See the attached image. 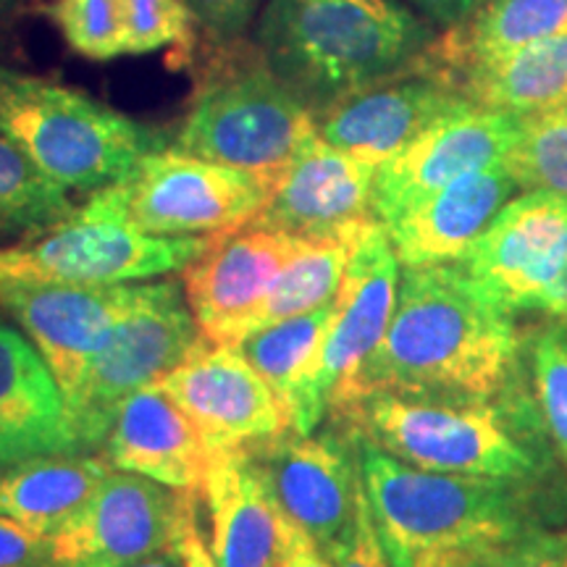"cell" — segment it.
Returning <instances> with one entry per match:
<instances>
[{"instance_id":"21","label":"cell","mask_w":567,"mask_h":567,"mask_svg":"<svg viewBox=\"0 0 567 567\" xmlns=\"http://www.w3.org/2000/svg\"><path fill=\"white\" fill-rule=\"evenodd\" d=\"M210 446L193 417L163 392L161 384L140 389L118 408L101 457L113 471L137 473L176 492L203 494Z\"/></svg>"},{"instance_id":"33","label":"cell","mask_w":567,"mask_h":567,"mask_svg":"<svg viewBox=\"0 0 567 567\" xmlns=\"http://www.w3.org/2000/svg\"><path fill=\"white\" fill-rule=\"evenodd\" d=\"M126 55L184 45L193 34L195 13L187 0H124Z\"/></svg>"},{"instance_id":"45","label":"cell","mask_w":567,"mask_h":567,"mask_svg":"<svg viewBox=\"0 0 567 567\" xmlns=\"http://www.w3.org/2000/svg\"><path fill=\"white\" fill-rule=\"evenodd\" d=\"M565 105H567V103H565Z\"/></svg>"},{"instance_id":"39","label":"cell","mask_w":567,"mask_h":567,"mask_svg":"<svg viewBox=\"0 0 567 567\" xmlns=\"http://www.w3.org/2000/svg\"><path fill=\"white\" fill-rule=\"evenodd\" d=\"M423 17H429L436 24H442L450 30V27L460 24V21L471 17L476 11V6L481 0H410Z\"/></svg>"},{"instance_id":"29","label":"cell","mask_w":567,"mask_h":567,"mask_svg":"<svg viewBox=\"0 0 567 567\" xmlns=\"http://www.w3.org/2000/svg\"><path fill=\"white\" fill-rule=\"evenodd\" d=\"M69 193L48 179L9 137L0 134V247L24 243L76 213Z\"/></svg>"},{"instance_id":"1","label":"cell","mask_w":567,"mask_h":567,"mask_svg":"<svg viewBox=\"0 0 567 567\" xmlns=\"http://www.w3.org/2000/svg\"><path fill=\"white\" fill-rule=\"evenodd\" d=\"M517 363L520 339L513 313L463 266L405 268L384 339L334 396L331 410L368 394L486 400L515 384Z\"/></svg>"},{"instance_id":"40","label":"cell","mask_w":567,"mask_h":567,"mask_svg":"<svg viewBox=\"0 0 567 567\" xmlns=\"http://www.w3.org/2000/svg\"><path fill=\"white\" fill-rule=\"evenodd\" d=\"M279 567H334V563L323 555L313 538L295 526L292 542H289V549Z\"/></svg>"},{"instance_id":"10","label":"cell","mask_w":567,"mask_h":567,"mask_svg":"<svg viewBox=\"0 0 567 567\" xmlns=\"http://www.w3.org/2000/svg\"><path fill=\"white\" fill-rule=\"evenodd\" d=\"M400 268L384 224L379 218L368 221L352 243L321 354L287 415L292 434H313L334 396L381 344L400 295Z\"/></svg>"},{"instance_id":"15","label":"cell","mask_w":567,"mask_h":567,"mask_svg":"<svg viewBox=\"0 0 567 567\" xmlns=\"http://www.w3.org/2000/svg\"><path fill=\"white\" fill-rule=\"evenodd\" d=\"M567 252V197L528 189L505 203L460 266L507 313L534 310Z\"/></svg>"},{"instance_id":"23","label":"cell","mask_w":567,"mask_h":567,"mask_svg":"<svg viewBox=\"0 0 567 567\" xmlns=\"http://www.w3.org/2000/svg\"><path fill=\"white\" fill-rule=\"evenodd\" d=\"M48 455H84L66 396L38 347L0 323V471Z\"/></svg>"},{"instance_id":"30","label":"cell","mask_w":567,"mask_h":567,"mask_svg":"<svg viewBox=\"0 0 567 567\" xmlns=\"http://www.w3.org/2000/svg\"><path fill=\"white\" fill-rule=\"evenodd\" d=\"M505 166L520 189H547L567 197V105L517 116Z\"/></svg>"},{"instance_id":"26","label":"cell","mask_w":567,"mask_h":567,"mask_svg":"<svg viewBox=\"0 0 567 567\" xmlns=\"http://www.w3.org/2000/svg\"><path fill=\"white\" fill-rule=\"evenodd\" d=\"M455 84L467 101L486 111L526 116L557 109L567 103V32L476 63L460 71Z\"/></svg>"},{"instance_id":"42","label":"cell","mask_w":567,"mask_h":567,"mask_svg":"<svg viewBox=\"0 0 567 567\" xmlns=\"http://www.w3.org/2000/svg\"><path fill=\"white\" fill-rule=\"evenodd\" d=\"M130 567H182V557H179V549H176V544H174V547L163 549V551H158V555L142 559V563L130 565Z\"/></svg>"},{"instance_id":"43","label":"cell","mask_w":567,"mask_h":567,"mask_svg":"<svg viewBox=\"0 0 567 567\" xmlns=\"http://www.w3.org/2000/svg\"><path fill=\"white\" fill-rule=\"evenodd\" d=\"M9 3H11V0H0V11H3Z\"/></svg>"},{"instance_id":"31","label":"cell","mask_w":567,"mask_h":567,"mask_svg":"<svg viewBox=\"0 0 567 567\" xmlns=\"http://www.w3.org/2000/svg\"><path fill=\"white\" fill-rule=\"evenodd\" d=\"M48 13L82 59L113 61L126 55L124 0H53Z\"/></svg>"},{"instance_id":"36","label":"cell","mask_w":567,"mask_h":567,"mask_svg":"<svg viewBox=\"0 0 567 567\" xmlns=\"http://www.w3.org/2000/svg\"><path fill=\"white\" fill-rule=\"evenodd\" d=\"M323 555L334 563V567H392L386 563L384 551H381L379 538H375L365 499L354 528L342 538V542H337L329 551H323Z\"/></svg>"},{"instance_id":"16","label":"cell","mask_w":567,"mask_h":567,"mask_svg":"<svg viewBox=\"0 0 567 567\" xmlns=\"http://www.w3.org/2000/svg\"><path fill=\"white\" fill-rule=\"evenodd\" d=\"M161 386L193 417L210 450H250L289 431L279 396L234 344L203 337Z\"/></svg>"},{"instance_id":"44","label":"cell","mask_w":567,"mask_h":567,"mask_svg":"<svg viewBox=\"0 0 567 567\" xmlns=\"http://www.w3.org/2000/svg\"><path fill=\"white\" fill-rule=\"evenodd\" d=\"M563 105H565V103H563Z\"/></svg>"},{"instance_id":"2","label":"cell","mask_w":567,"mask_h":567,"mask_svg":"<svg viewBox=\"0 0 567 567\" xmlns=\"http://www.w3.org/2000/svg\"><path fill=\"white\" fill-rule=\"evenodd\" d=\"M331 417L358 442L423 471L530 484L549 471L547 425L517 381L486 400L368 394Z\"/></svg>"},{"instance_id":"28","label":"cell","mask_w":567,"mask_h":567,"mask_svg":"<svg viewBox=\"0 0 567 567\" xmlns=\"http://www.w3.org/2000/svg\"><path fill=\"white\" fill-rule=\"evenodd\" d=\"M358 234L337 239H300L292 260L284 266L274 289L268 292L258 313L252 316L247 334L264 326L287 321V318L310 313L337 300L342 279L350 264V250Z\"/></svg>"},{"instance_id":"25","label":"cell","mask_w":567,"mask_h":567,"mask_svg":"<svg viewBox=\"0 0 567 567\" xmlns=\"http://www.w3.org/2000/svg\"><path fill=\"white\" fill-rule=\"evenodd\" d=\"M113 467L92 455H48L0 471V515L51 536L90 499Z\"/></svg>"},{"instance_id":"7","label":"cell","mask_w":567,"mask_h":567,"mask_svg":"<svg viewBox=\"0 0 567 567\" xmlns=\"http://www.w3.org/2000/svg\"><path fill=\"white\" fill-rule=\"evenodd\" d=\"M268 193L260 176L161 147L80 210L153 237H218L250 224Z\"/></svg>"},{"instance_id":"27","label":"cell","mask_w":567,"mask_h":567,"mask_svg":"<svg viewBox=\"0 0 567 567\" xmlns=\"http://www.w3.org/2000/svg\"><path fill=\"white\" fill-rule=\"evenodd\" d=\"M337 300L310 313L287 318V321L264 326L255 334L237 342L239 352L255 371L266 379V384L279 396L284 413L297 402V394L310 371H313L318 354H321L323 339L329 334V326L334 321Z\"/></svg>"},{"instance_id":"22","label":"cell","mask_w":567,"mask_h":567,"mask_svg":"<svg viewBox=\"0 0 567 567\" xmlns=\"http://www.w3.org/2000/svg\"><path fill=\"white\" fill-rule=\"evenodd\" d=\"M505 161L460 176L413 208L384 224L402 268L460 264L492 218L517 193Z\"/></svg>"},{"instance_id":"4","label":"cell","mask_w":567,"mask_h":567,"mask_svg":"<svg viewBox=\"0 0 567 567\" xmlns=\"http://www.w3.org/2000/svg\"><path fill=\"white\" fill-rule=\"evenodd\" d=\"M429 45V27L396 0H268L258 27V53L316 113Z\"/></svg>"},{"instance_id":"41","label":"cell","mask_w":567,"mask_h":567,"mask_svg":"<svg viewBox=\"0 0 567 567\" xmlns=\"http://www.w3.org/2000/svg\"><path fill=\"white\" fill-rule=\"evenodd\" d=\"M538 313L557 318L559 323L567 326V252L563 258V264L557 268V276L551 279V284L547 287V292L538 297L536 308Z\"/></svg>"},{"instance_id":"34","label":"cell","mask_w":567,"mask_h":567,"mask_svg":"<svg viewBox=\"0 0 567 567\" xmlns=\"http://www.w3.org/2000/svg\"><path fill=\"white\" fill-rule=\"evenodd\" d=\"M442 567H567V526L536 528Z\"/></svg>"},{"instance_id":"8","label":"cell","mask_w":567,"mask_h":567,"mask_svg":"<svg viewBox=\"0 0 567 567\" xmlns=\"http://www.w3.org/2000/svg\"><path fill=\"white\" fill-rule=\"evenodd\" d=\"M213 237H153L132 226L76 213L53 229L0 247V284L109 287L184 271Z\"/></svg>"},{"instance_id":"32","label":"cell","mask_w":567,"mask_h":567,"mask_svg":"<svg viewBox=\"0 0 567 567\" xmlns=\"http://www.w3.org/2000/svg\"><path fill=\"white\" fill-rule=\"evenodd\" d=\"M530 379L551 446L567 467V331L547 329L530 344Z\"/></svg>"},{"instance_id":"38","label":"cell","mask_w":567,"mask_h":567,"mask_svg":"<svg viewBox=\"0 0 567 567\" xmlns=\"http://www.w3.org/2000/svg\"><path fill=\"white\" fill-rule=\"evenodd\" d=\"M203 494H189L187 507H184L179 534H176V549H179L182 567H218L210 555L208 542L200 534V523H197V505H200Z\"/></svg>"},{"instance_id":"12","label":"cell","mask_w":567,"mask_h":567,"mask_svg":"<svg viewBox=\"0 0 567 567\" xmlns=\"http://www.w3.org/2000/svg\"><path fill=\"white\" fill-rule=\"evenodd\" d=\"M281 513L321 551L350 534L363 509L358 442L339 425L313 434H287L250 446Z\"/></svg>"},{"instance_id":"14","label":"cell","mask_w":567,"mask_h":567,"mask_svg":"<svg viewBox=\"0 0 567 567\" xmlns=\"http://www.w3.org/2000/svg\"><path fill=\"white\" fill-rule=\"evenodd\" d=\"M457 84L421 59L400 74L347 92L316 113V130L354 158L381 163L408 147L439 118L473 109Z\"/></svg>"},{"instance_id":"20","label":"cell","mask_w":567,"mask_h":567,"mask_svg":"<svg viewBox=\"0 0 567 567\" xmlns=\"http://www.w3.org/2000/svg\"><path fill=\"white\" fill-rule=\"evenodd\" d=\"M203 499L218 567H279L295 523L268 492L250 450H210Z\"/></svg>"},{"instance_id":"19","label":"cell","mask_w":567,"mask_h":567,"mask_svg":"<svg viewBox=\"0 0 567 567\" xmlns=\"http://www.w3.org/2000/svg\"><path fill=\"white\" fill-rule=\"evenodd\" d=\"M517 134L515 113L473 109L450 113L375 168L373 216L381 224L413 208L460 176L505 161Z\"/></svg>"},{"instance_id":"18","label":"cell","mask_w":567,"mask_h":567,"mask_svg":"<svg viewBox=\"0 0 567 567\" xmlns=\"http://www.w3.org/2000/svg\"><path fill=\"white\" fill-rule=\"evenodd\" d=\"M297 247V237L258 226L213 237L208 250L182 271L184 300L200 334L216 344L243 342Z\"/></svg>"},{"instance_id":"37","label":"cell","mask_w":567,"mask_h":567,"mask_svg":"<svg viewBox=\"0 0 567 567\" xmlns=\"http://www.w3.org/2000/svg\"><path fill=\"white\" fill-rule=\"evenodd\" d=\"M48 536L0 515V567H45Z\"/></svg>"},{"instance_id":"6","label":"cell","mask_w":567,"mask_h":567,"mask_svg":"<svg viewBox=\"0 0 567 567\" xmlns=\"http://www.w3.org/2000/svg\"><path fill=\"white\" fill-rule=\"evenodd\" d=\"M313 134L316 111L258 53L218 66L203 82L174 147L274 187Z\"/></svg>"},{"instance_id":"9","label":"cell","mask_w":567,"mask_h":567,"mask_svg":"<svg viewBox=\"0 0 567 567\" xmlns=\"http://www.w3.org/2000/svg\"><path fill=\"white\" fill-rule=\"evenodd\" d=\"M203 334L182 297V284L158 281L155 292L113 331L66 400L80 452L97 450L118 408L140 389L161 384L184 363Z\"/></svg>"},{"instance_id":"13","label":"cell","mask_w":567,"mask_h":567,"mask_svg":"<svg viewBox=\"0 0 567 567\" xmlns=\"http://www.w3.org/2000/svg\"><path fill=\"white\" fill-rule=\"evenodd\" d=\"M155 284L66 287L11 281L0 284V305L38 347L69 400L92 358L140 305L151 300Z\"/></svg>"},{"instance_id":"24","label":"cell","mask_w":567,"mask_h":567,"mask_svg":"<svg viewBox=\"0 0 567 567\" xmlns=\"http://www.w3.org/2000/svg\"><path fill=\"white\" fill-rule=\"evenodd\" d=\"M567 32V0H481L421 55L423 66L455 82L460 71ZM460 90V87H457Z\"/></svg>"},{"instance_id":"3","label":"cell","mask_w":567,"mask_h":567,"mask_svg":"<svg viewBox=\"0 0 567 567\" xmlns=\"http://www.w3.org/2000/svg\"><path fill=\"white\" fill-rule=\"evenodd\" d=\"M358 455L375 538L392 567H442L544 528L542 484L423 471L365 442Z\"/></svg>"},{"instance_id":"5","label":"cell","mask_w":567,"mask_h":567,"mask_svg":"<svg viewBox=\"0 0 567 567\" xmlns=\"http://www.w3.org/2000/svg\"><path fill=\"white\" fill-rule=\"evenodd\" d=\"M0 134L66 193H97L132 172L163 137L122 111L45 76L0 63Z\"/></svg>"},{"instance_id":"11","label":"cell","mask_w":567,"mask_h":567,"mask_svg":"<svg viewBox=\"0 0 567 567\" xmlns=\"http://www.w3.org/2000/svg\"><path fill=\"white\" fill-rule=\"evenodd\" d=\"M189 494L137 473L111 471L48 536L45 567H130L174 547Z\"/></svg>"},{"instance_id":"35","label":"cell","mask_w":567,"mask_h":567,"mask_svg":"<svg viewBox=\"0 0 567 567\" xmlns=\"http://www.w3.org/2000/svg\"><path fill=\"white\" fill-rule=\"evenodd\" d=\"M264 0H187L197 24L218 40H231L247 30Z\"/></svg>"},{"instance_id":"17","label":"cell","mask_w":567,"mask_h":567,"mask_svg":"<svg viewBox=\"0 0 567 567\" xmlns=\"http://www.w3.org/2000/svg\"><path fill=\"white\" fill-rule=\"evenodd\" d=\"M373 163L310 137L274 182L264 208L247 226L297 239L352 237L373 221Z\"/></svg>"}]
</instances>
